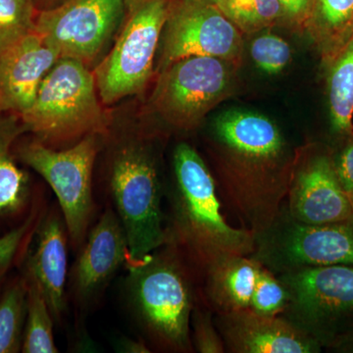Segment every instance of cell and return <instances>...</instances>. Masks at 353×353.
I'll return each instance as SVG.
<instances>
[{
  "label": "cell",
  "instance_id": "obj_1",
  "mask_svg": "<svg viewBox=\"0 0 353 353\" xmlns=\"http://www.w3.org/2000/svg\"><path fill=\"white\" fill-rule=\"evenodd\" d=\"M173 170L165 243L192 269L199 287L209 269L222 260L250 256L254 234L228 223L212 173L192 146H176Z\"/></svg>",
  "mask_w": 353,
  "mask_h": 353
},
{
  "label": "cell",
  "instance_id": "obj_2",
  "mask_svg": "<svg viewBox=\"0 0 353 353\" xmlns=\"http://www.w3.org/2000/svg\"><path fill=\"white\" fill-rule=\"evenodd\" d=\"M125 267L128 304L150 348L160 352H194L190 321L199 282L175 248L165 243Z\"/></svg>",
  "mask_w": 353,
  "mask_h": 353
},
{
  "label": "cell",
  "instance_id": "obj_3",
  "mask_svg": "<svg viewBox=\"0 0 353 353\" xmlns=\"http://www.w3.org/2000/svg\"><path fill=\"white\" fill-rule=\"evenodd\" d=\"M108 189L126 234L127 263L145 259L165 245L163 190L157 157L148 143L139 139L117 143L109 165Z\"/></svg>",
  "mask_w": 353,
  "mask_h": 353
},
{
  "label": "cell",
  "instance_id": "obj_4",
  "mask_svg": "<svg viewBox=\"0 0 353 353\" xmlns=\"http://www.w3.org/2000/svg\"><path fill=\"white\" fill-rule=\"evenodd\" d=\"M94 75L73 58H59L22 116L30 134L53 148H68L90 134H102L108 121L97 99Z\"/></svg>",
  "mask_w": 353,
  "mask_h": 353
},
{
  "label": "cell",
  "instance_id": "obj_5",
  "mask_svg": "<svg viewBox=\"0 0 353 353\" xmlns=\"http://www.w3.org/2000/svg\"><path fill=\"white\" fill-rule=\"evenodd\" d=\"M28 134L16 141V157L21 164L38 173L54 192L69 243L78 252L94 214L92 173L101 150V134H90L68 148H53Z\"/></svg>",
  "mask_w": 353,
  "mask_h": 353
},
{
  "label": "cell",
  "instance_id": "obj_6",
  "mask_svg": "<svg viewBox=\"0 0 353 353\" xmlns=\"http://www.w3.org/2000/svg\"><path fill=\"white\" fill-rule=\"evenodd\" d=\"M171 8L168 0H125L124 27L95 70L97 92L104 103L112 104L145 88Z\"/></svg>",
  "mask_w": 353,
  "mask_h": 353
},
{
  "label": "cell",
  "instance_id": "obj_7",
  "mask_svg": "<svg viewBox=\"0 0 353 353\" xmlns=\"http://www.w3.org/2000/svg\"><path fill=\"white\" fill-rule=\"evenodd\" d=\"M276 275L309 267L353 264V223L308 224L292 217L285 202L273 222L254 234L250 255Z\"/></svg>",
  "mask_w": 353,
  "mask_h": 353
},
{
  "label": "cell",
  "instance_id": "obj_8",
  "mask_svg": "<svg viewBox=\"0 0 353 353\" xmlns=\"http://www.w3.org/2000/svg\"><path fill=\"white\" fill-rule=\"evenodd\" d=\"M289 294L283 317L318 343H329L353 317V267H309L277 275Z\"/></svg>",
  "mask_w": 353,
  "mask_h": 353
},
{
  "label": "cell",
  "instance_id": "obj_9",
  "mask_svg": "<svg viewBox=\"0 0 353 353\" xmlns=\"http://www.w3.org/2000/svg\"><path fill=\"white\" fill-rule=\"evenodd\" d=\"M226 60L190 57L164 67L153 105L172 126L196 129L206 114L229 94L232 72Z\"/></svg>",
  "mask_w": 353,
  "mask_h": 353
},
{
  "label": "cell",
  "instance_id": "obj_10",
  "mask_svg": "<svg viewBox=\"0 0 353 353\" xmlns=\"http://www.w3.org/2000/svg\"><path fill=\"white\" fill-rule=\"evenodd\" d=\"M125 11V0H64L39 11L36 31L57 51L87 65L104 48Z\"/></svg>",
  "mask_w": 353,
  "mask_h": 353
},
{
  "label": "cell",
  "instance_id": "obj_11",
  "mask_svg": "<svg viewBox=\"0 0 353 353\" xmlns=\"http://www.w3.org/2000/svg\"><path fill=\"white\" fill-rule=\"evenodd\" d=\"M162 64L190 57L231 61L240 57V30L217 7L199 0H182L171 8L166 22Z\"/></svg>",
  "mask_w": 353,
  "mask_h": 353
},
{
  "label": "cell",
  "instance_id": "obj_12",
  "mask_svg": "<svg viewBox=\"0 0 353 353\" xmlns=\"http://www.w3.org/2000/svg\"><path fill=\"white\" fill-rule=\"evenodd\" d=\"M285 208L308 224L353 223V205L341 188L336 162L328 153H306L294 165Z\"/></svg>",
  "mask_w": 353,
  "mask_h": 353
},
{
  "label": "cell",
  "instance_id": "obj_13",
  "mask_svg": "<svg viewBox=\"0 0 353 353\" xmlns=\"http://www.w3.org/2000/svg\"><path fill=\"white\" fill-rule=\"evenodd\" d=\"M78 252L72 270L71 287L76 303L85 308L101 299L129 259L126 234L112 206L104 209L90 227Z\"/></svg>",
  "mask_w": 353,
  "mask_h": 353
},
{
  "label": "cell",
  "instance_id": "obj_14",
  "mask_svg": "<svg viewBox=\"0 0 353 353\" xmlns=\"http://www.w3.org/2000/svg\"><path fill=\"white\" fill-rule=\"evenodd\" d=\"M214 321L231 353H316L321 343L281 316L252 309L215 314Z\"/></svg>",
  "mask_w": 353,
  "mask_h": 353
},
{
  "label": "cell",
  "instance_id": "obj_15",
  "mask_svg": "<svg viewBox=\"0 0 353 353\" xmlns=\"http://www.w3.org/2000/svg\"><path fill=\"white\" fill-rule=\"evenodd\" d=\"M34 30L0 54V113L22 116L34 103L43 79L59 59Z\"/></svg>",
  "mask_w": 353,
  "mask_h": 353
},
{
  "label": "cell",
  "instance_id": "obj_16",
  "mask_svg": "<svg viewBox=\"0 0 353 353\" xmlns=\"http://www.w3.org/2000/svg\"><path fill=\"white\" fill-rule=\"evenodd\" d=\"M69 236L60 209L44 210L22 266L38 281L54 321L66 310Z\"/></svg>",
  "mask_w": 353,
  "mask_h": 353
},
{
  "label": "cell",
  "instance_id": "obj_17",
  "mask_svg": "<svg viewBox=\"0 0 353 353\" xmlns=\"http://www.w3.org/2000/svg\"><path fill=\"white\" fill-rule=\"evenodd\" d=\"M26 132L20 116L0 113V234L22 225L39 201L30 174L14 152L16 141Z\"/></svg>",
  "mask_w": 353,
  "mask_h": 353
},
{
  "label": "cell",
  "instance_id": "obj_18",
  "mask_svg": "<svg viewBox=\"0 0 353 353\" xmlns=\"http://www.w3.org/2000/svg\"><path fill=\"white\" fill-rule=\"evenodd\" d=\"M259 262L252 256H232L209 269L199 283V296L213 314L250 308Z\"/></svg>",
  "mask_w": 353,
  "mask_h": 353
},
{
  "label": "cell",
  "instance_id": "obj_19",
  "mask_svg": "<svg viewBox=\"0 0 353 353\" xmlns=\"http://www.w3.org/2000/svg\"><path fill=\"white\" fill-rule=\"evenodd\" d=\"M215 139L238 150L267 157L287 154L278 127L261 114L233 111L222 114L214 124Z\"/></svg>",
  "mask_w": 353,
  "mask_h": 353
},
{
  "label": "cell",
  "instance_id": "obj_20",
  "mask_svg": "<svg viewBox=\"0 0 353 353\" xmlns=\"http://www.w3.org/2000/svg\"><path fill=\"white\" fill-rule=\"evenodd\" d=\"M27 296L25 274L11 271L0 292V353L22 352Z\"/></svg>",
  "mask_w": 353,
  "mask_h": 353
},
{
  "label": "cell",
  "instance_id": "obj_21",
  "mask_svg": "<svg viewBox=\"0 0 353 353\" xmlns=\"http://www.w3.org/2000/svg\"><path fill=\"white\" fill-rule=\"evenodd\" d=\"M332 125L340 134L353 132V36L332 58L329 80Z\"/></svg>",
  "mask_w": 353,
  "mask_h": 353
},
{
  "label": "cell",
  "instance_id": "obj_22",
  "mask_svg": "<svg viewBox=\"0 0 353 353\" xmlns=\"http://www.w3.org/2000/svg\"><path fill=\"white\" fill-rule=\"evenodd\" d=\"M18 267L25 274L28 285L27 316L21 352L57 353L53 332L54 318L43 290L31 272L22 265Z\"/></svg>",
  "mask_w": 353,
  "mask_h": 353
},
{
  "label": "cell",
  "instance_id": "obj_23",
  "mask_svg": "<svg viewBox=\"0 0 353 353\" xmlns=\"http://www.w3.org/2000/svg\"><path fill=\"white\" fill-rule=\"evenodd\" d=\"M314 30L332 59L353 36V0H317Z\"/></svg>",
  "mask_w": 353,
  "mask_h": 353
},
{
  "label": "cell",
  "instance_id": "obj_24",
  "mask_svg": "<svg viewBox=\"0 0 353 353\" xmlns=\"http://www.w3.org/2000/svg\"><path fill=\"white\" fill-rule=\"evenodd\" d=\"M218 9L240 31H261L284 15L279 0H223Z\"/></svg>",
  "mask_w": 353,
  "mask_h": 353
},
{
  "label": "cell",
  "instance_id": "obj_25",
  "mask_svg": "<svg viewBox=\"0 0 353 353\" xmlns=\"http://www.w3.org/2000/svg\"><path fill=\"white\" fill-rule=\"evenodd\" d=\"M34 0H0V54L36 29Z\"/></svg>",
  "mask_w": 353,
  "mask_h": 353
},
{
  "label": "cell",
  "instance_id": "obj_26",
  "mask_svg": "<svg viewBox=\"0 0 353 353\" xmlns=\"http://www.w3.org/2000/svg\"><path fill=\"white\" fill-rule=\"evenodd\" d=\"M289 294L276 274L260 264L250 308L261 315L281 316L287 308Z\"/></svg>",
  "mask_w": 353,
  "mask_h": 353
},
{
  "label": "cell",
  "instance_id": "obj_27",
  "mask_svg": "<svg viewBox=\"0 0 353 353\" xmlns=\"http://www.w3.org/2000/svg\"><path fill=\"white\" fill-rule=\"evenodd\" d=\"M44 210L43 199H39L28 219L8 233L0 234V265L18 267L29 250L34 232Z\"/></svg>",
  "mask_w": 353,
  "mask_h": 353
},
{
  "label": "cell",
  "instance_id": "obj_28",
  "mask_svg": "<svg viewBox=\"0 0 353 353\" xmlns=\"http://www.w3.org/2000/svg\"><path fill=\"white\" fill-rule=\"evenodd\" d=\"M213 312L201 296L196 299L190 321V338L194 352L199 353L226 352L224 341L216 327Z\"/></svg>",
  "mask_w": 353,
  "mask_h": 353
},
{
  "label": "cell",
  "instance_id": "obj_29",
  "mask_svg": "<svg viewBox=\"0 0 353 353\" xmlns=\"http://www.w3.org/2000/svg\"><path fill=\"white\" fill-rule=\"evenodd\" d=\"M250 55L261 71L276 75L290 63L292 50L284 39L268 32L253 39Z\"/></svg>",
  "mask_w": 353,
  "mask_h": 353
},
{
  "label": "cell",
  "instance_id": "obj_30",
  "mask_svg": "<svg viewBox=\"0 0 353 353\" xmlns=\"http://www.w3.org/2000/svg\"><path fill=\"white\" fill-rule=\"evenodd\" d=\"M336 171L341 188L353 205V139L336 162Z\"/></svg>",
  "mask_w": 353,
  "mask_h": 353
},
{
  "label": "cell",
  "instance_id": "obj_31",
  "mask_svg": "<svg viewBox=\"0 0 353 353\" xmlns=\"http://www.w3.org/2000/svg\"><path fill=\"white\" fill-rule=\"evenodd\" d=\"M284 15L296 22H303L312 11V0H279Z\"/></svg>",
  "mask_w": 353,
  "mask_h": 353
},
{
  "label": "cell",
  "instance_id": "obj_32",
  "mask_svg": "<svg viewBox=\"0 0 353 353\" xmlns=\"http://www.w3.org/2000/svg\"><path fill=\"white\" fill-rule=\"evenodd\" d=\"M116 350L123 353H150L152 352L148 343L143 338L134 339L123 336L118 341Z\"/></svg>",
  "mask_w": 353,
  "mask_h": 353
},
{
  "label": "cell",
  "instance_id": "obj_33",
  "mask_svg": "<svg viewBox=\"0 0 353 353\" xmlns=\"http://www.w3.org/2000/svg\"><path fill=\"white\" fill-rule=\"evenodd\" d=\"M329 345L339 352H353V327L339 334Z\"/></svg>",
  "mask_w": 353,
  "mask_h": 353
},
{
  "label": "cell",
  "instance_id": "obj_34",
  "mask_svg": "<svg viewBox=\"0 0 353 353\" xmlns=\"http://www.w3.org/2000/svg\"><path fill=\"white\" fill-rule=\"evenodd\" d=\"M15 267L12 266H1L0 265V292H1L2 288H3L4 283H6L9 273L13 270Z\"/></svg>",
  "mask_w": 353,
  "mask_h": 353
},
{
  "label": "cell",
  "instance_id": "obj_35",
  "mask_svg": "<svg viewBox=\"0 0 353 353\" xmlns=\"http://www.w3.org/2000/svg\"><path fill=\"white\" fill-rule=\"evenodd\" d=\"M199 1L203 2V3L206 4H210V6H217L218 4L223 1V0H199Z\"/></svg>",
  "mask_w": 353,
  "mask_h": 353
},
{
  "label": "cell",
  "instance_id": "obj_36",
  "mask_svg": "<svg viewBox=\"0 0 353 353\" xmlns=\"http://www.w3.org/2000/svg\"><path fill=\"white\" fill-rule=\"evenodd\" d=\"M34 1H36V3H37V6H38V3H39V0H34Z\"/></svg>",
  "mask_w": 353,
  "mask_h": 353
}]
</instances>
